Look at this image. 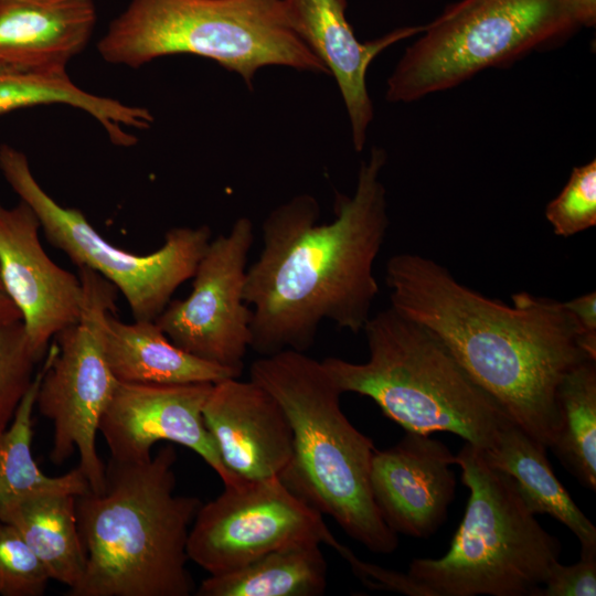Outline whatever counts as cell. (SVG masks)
I'll return each instance as SVG.
<instances>
[{
    "mask_svg": "<svg viewBox=\"0 0 596 596\" xmlns=\"http://www.w3.org/2000/svg\"><path fill=\"white\" fill-rule=\"evenodd\" d=\"M577 25L594 26L596 22V0H566Z\"/></svg>",
    "mask_w": 596,
    "mask_h": 596,
    "instance_id": "obj_31",
    "label": "cell"
},
{
    "mask_svg": "<svg viewBox=\"0 0 596 596\" xmlns=\"http://www.w3.org/2000/svg\"><path fill=\"white\" fill-rule=\"evenodd\" d=\"M77 270L83 287L81 317L49 347L35 407L53 426L50 460L62 465L77 451V467L91 490L100 492L106 465L97 453L96 436L119 383L107 363L105 333L118 291L97 273L85 267Z\"/></svg>",
    "mask_w": 596,
    "mask_h": 596,
    "instance_id": "obj_10",
    "label": "cell"
},
{
    "mask_svg": "<svg viewBox=\"0 0 596 596\" xmlns=\"http://www.w3.org/2000/svg\"><path fill=\"white\" fill-rule=\"evenodd\" d=\"M564 306L577 321L587 347L596 354V292L576 297L564 302Z\"/></svg>",
    "mask_w": 596,
    "mask_h": 596,
    "instance_id": "obj_30",
    "label": "cell"
},
{
    "mask_svg": "<svg viewBox=\"0 0 596 596\" xmlns=\"http://www.w3.org/2000/svg\"><path fill=\"white\" fill-rule=\"evenodd\" d=\"M61 104L85 111L120 146L130 139L127 129L143 126V107L92 94L77 86L68 74L50 75L0 63V115L33 106Z\"/></svg>",
    "mask_w": 596,
    "mask_h": 596,
    "instance_id": "obj_22",
    "label": "cell"
},
{
    "mask_svg": "<svg viewBox=\"0 0 596 596\" xmlns=\"http://www.w3.org/2000/svg\"><path fill=\"white\" fill-rule=\"evenodd\" d=\"M596 555L581 556L572 565L556 562L535 596H595Z\"/></svg>",
    "mask_w": 596,
    "mask_h": 596,
    "instance_id": "obj_29",
    "label": "cell"
},
{
    "mask_svg": "<svg viewBox=\"0 0 596 596\" xmlns=\"http://www.w3.org/2000/svg\"><path fill=\"white\" fill-rule=\"evenodd\" d=\"M76 497L43 491L18 497L0 509L44 566L51 581L74 587L85 570L86 555L76 515Z\"/></svg>",
    "mask_w": 596,
    "mask_h": 596,
    "instance_id": "obj_21",
    "label": "cell"
},
{
    "mask_svg": "<svg viewBox=\"0 0 596 596\" xmlns=\"http://www.w3.org/2000/svg\"><path fill=\"white\" fill-rule=\"evenodd\" d=\"M50 581L18 531L0 520V595L41 596Z\"/></svg>",
    "mask_w": 596,
    "mask_h": 596,
    "instance_id": "obj_28",
    "label": "cell"
},
{
    "mask_svg": "<svg viewBox=\"0 0 596 596\" xmlns=\"http://www.w3.org/2000/svg\"><path fill=\"white\" fill-rule=\"evenodd\" d=\"M362 331L365 362L321 361L341 393L371 398L406 432L451 433L482 450L512 422L425 327L389 307L371 316Z\"/></svg>",
    "mask_w": 596,
    "mask_h": 596,
    "instance_id": "obj_5",
    "label": "cell"
},
{
    "mask_svg": "<svg viewBox=\"0 0 596 596\" xmlns=\"http://www.w3.org/2000/svg\"><path fill=\"white\" fill-rule=\"evenodd\" d=\"M177 453L162 446L150 459L109 458L105 488L76 497L86 555L70 596H190L188 538L200 499L175 490Z\"/></svg>",
    "mask_w": 596,
    "mask_h": 596,
    "instance_id": "obj_3",
    "label": "cell"
},
{
    "mask_svg": "<svg viewBox=\"0 0 596 596\" xmlns=\"http://www.w3.org/2000/svg\"><path fill=\"white\" fill-rule=\"evenodd\" d=\"M249 379L277 400L292 430V456L281 482L368 550L394 552L397 534L382 519L371 490L374 444L341 411L342 393L321 361L284 350L254 361Z\"/></svg>",
    "mask_w": 596,
    "mask_h": 596,
    "instance_id": "obj_4",
    "label": "cell"
},
{
    "mask_svg": "<svg viewBox=\"0 0 596 596\" xmlns=\"http://www.w3.org/2000/svg\"><path fill=\"white\" fill-rule=\"evenodd\" d=\"M482 453L513 479L533 514H549L567 526L579 541L581 556L596 555V528L556 478L545 445L511 422Z\"/></svg>",
    "mask_w": 596,
    "mask_h": 596,
    "instance_id": "obj_20",
    "label": "cell"
},
{
    "mask_svg": "<svg viewBox=\"0 0 596 596\" xmlns=\"http://www.w3.org/2000/svg\"><path fill=\"white\" fill-rule=\"evenodd\" d=\"M212 383H118L99 423L110 459L139 462L151 458L159 441L182 445L199 455L223 485L241 480L223 465L203 419Z\"/></svg>",
    "mask_w": 596,
    "mask_h": 596,
    "instance_id": "obj_13",
    "label": "cell"
},
{
    "mask_svg": "<svg viewBox=\"0 0 596 596\" xmlns=\"http://www.w3.org/2000/svg\"><path fill=\"white\" fill-rule=\"evenodd\" d=\"M21 321V316L14 304L0 289V328Z\"/></svg>",
    "mask_w": 596,
    "mask_h": 596,
    "instance_id": "obj_32",
    "label": "cell"
},
{
    "mask_svg": "<svg viewBox=\"0 0 596 596\" xmlns=\"http://www.w3.org/2000/svg\"><path fill=\"white\" fill-rule=\"evenodd\" d=\"M94 0H0V63L58 75L87 46Z\"/></svg>",
    "mask_w": 596,
    "mask_h": 596,
    "instance_id": "obj_18",
    "label": "cell"
},
{
    "mask_svg": "<svg viewBox=\"0 0 596 596\" xmlns=\"http://www.w3.org/2000/svg\"><path fill=\"white\" fill-rule=\"evenodd\" d=\"M42 374L41 366L10 426L0 434V509L12 499L34 492L63 491L81 496L91 490L78 467L62 476L51 477L34 460L32 415Z\"/></svg>",
    "mask_w": 596,
    "mask_h": 596,
    "instance_id": "obj_25",
    "label": "cell"
},
{
    "mask_svg": "<svg viewBox=\"0 0 596 596\" xmlns=\"http://www.w3.org/2000/svg\"><path fill=\"white\" fill-rule=\"evenodd\" d=\"M386 159L384 149L372 148L354 194L337 193L329 223H319V203L307 193L267 214L244 287L252 350L262 356L306 352L323 320L353 333L363 330L379 294L373 265L390 226L381 180Z\"/></svg>",
    "mask_w": 596,
    "mask_h": 596,
    "instance_id": "obj_1",
    "label": "cell"
},
{
    "mask_svg": "<svg viewBox=\"0 0 596 596\" xmlns=\"http://www.w3.org/2000/svg\"><path fill=\"white\" fill-rule=\"evenodd\" d=\"M105 355L114 376L131 384L216 383L241 374L175 345L155 320L124 322L110 315Z\"/></svg>",
    "mask_w": 596,
    "mask_h": 596,
    "instance_id": "obj_19",
    "label": "cell"
},
{
    "mask_svg": "<svg viewBox=\"0 0 596 596\" xmlns=\"http://www.w3.org/2000/svg\"><path fill=\"white\" fill-rule=\"evenodd\" d=\"M283 2L297 34L334 77L348 111L353 147L362 151L373 119V104L366 88L369 66L389 46L422 33L424 25L398 28L361 42L347 20V0Z\"/></svg>",
    "mask_w": 596,
    "mask_h": 596,
    "instance_id": "obj_17",
    "label": "cell"
},
{
    "mask_svg": "<svg viewBox=\"0 0 596 596\" xmlns=\"http://www.w3.org/2000/svg\"><path fill=\"white\" fill-rule=\"evenodd\" d=\"M39 361L21 321L0 328V434L10 426L29 392Z\"/></svg>",
    "mask_w": 596,
    "mask_h": 596,
    "instance_id": "obj_26",
    "label": "cell"
},
{
    "mask_svg": "<svg viewBox=\"0 0 596 596\" xmlns=\"http://www.w3.org/2000/svg\"><path fill=\"white\" fill-rule=\"evenodd\" d=\"M203 419L224 467L236 478H279L292 456V430L277 400L253 380L212 385Z\"/></svg>",
    "mask_w": 596,
    "mask_h": 596,
    "instance_id": "obj_16",
    "label": "cell"
},
{
    "mask_svg": "<svg viewBox=\"0 0 596 596\" xmlns=\"http://www.w3.org/2000/svg\"><path fill=\"white\" fill-rule=\"evenodd\" d=\"M41 226L23 201L0 204V279L21 316L30 347L41 360L50 342L77 322L83 287L75 275L54 263L40 241Z\"/></svg>",
    "mask_w": 596,
    "mask_h": 596,
    "instance_id": "obj_14",
    "label": "cell"
},
{
    "mask_svg": "<svg viewBox=\"0 0 596 596\" xmlns=\"http://www.w3.org/2000/svg\"><path fill=\"white\" fill-rule=\"evenodd\" d=\"M0 289L2 290V284H1V279H0Z\"/></svg>",
    "mask_w": 596,
    "mask_h": 596,
    "instance_id": "obj_33",
    "label": "cell"
},
{
    "mask_svg": "<svg viewBox=\"0 0 596 596\" xmlns=\"http://www.w3.org/2000/svg\"><path fill=\"white\" fill-rule=\"evenodd\" d=\"M97 51L131 68L192 54L236 73L249 88L266 66L329 75L292 28L283 0H130Z\"/></svg>",
    "mask_w": 596,
    "mask_h": 596,
    "instance_id": "obj_6",
    "label": "cell"
},
{
    "mask_svg": "<svg viewBox=\"0 0 596 596\" xmlns=\"http://www.w3.org/2000/svg\"><path fill=\"white\" fill-rule=\"evenodd\" d=\"M327 588V562L320 543L272 551L234 571L209 575L199 596H320Z\"/></svg>",
    "mask_w": 596,
    "mask_h": 596,
    "instance_id": "obj_23",
    "label": "cell"
},
{
    "mask_svg": "<svg viewBox=\"0 0 596 596\" xmlns=\"http://www.w3.org/2000/svg\"><path fill=\"white\" fill-rule=\"evenodd\" d=\"M566 0H459L424 25L387 79L390 103L453 88L576 28Z\"/></svg>",
    "mask_w": 596,
    "mask_h": 596,
    "instance_id": "obj_8",
    "label": "cell"
},
{
    "mask_svg": "<svg viewBox=\"0 0 596 596\" xmlns=\"http://www.w3.org/2000/svg\"><path fill=\"white\" fill-rule=\"evenodd\" d=\"M545 217L561 237L596 225V160L572 170L560 194L546 205Z\"/></svg>",
    "mask_w": 596,
    "mask_h": 596,
    "instance_id": "obj_27",
    "label": "cell"
},
{
    "mask_svg": "<svg viewBox=\"0 0 596 596\" xmlns=\"http://www.w3.org/2000/svg\"><path fill=\"white\" fill-rule=\"evenodd\" d=\"M469 490L448 552L414 558L406 575L418 596H535L561 543L535 519L513 479L468 443L455 456Z\"/></svg>",
    "mask_w": 596,
    "mask_h": 596,
    "instance_id": "obj_7",
    "label": "cell"
},
{
    "mask_svg": "<svg viewBox=\"0 0 596 596\" xmlns=\"http://www.w3.org/2000/svg\"><path fill=\"white\" fill-rule=\"evenodd\" d=\"M317 542L333 549L336 538L322 514L279 478L241 479L201 503L188 538L189 560L209 575L240 568L289 545Z\"/></svg>",
    "mask_w": 596,
    "mask_h": 596,
    "instance_id": "obj_11",
    "label": "cell"
},
{
    "mask_svg": "<svg viewBox=\"0 0 596 596\" xmlns=\"http://www.w3.org/2000/svg\"><path fill=\"white\" fill-rule=\"evenodd\" d=\"M253 241L254 226L246 216L238 217L227 234L212 238L196 265L189 296L170 300L155 320L182 350L240 374L252 341V310L244 287Z\"/></svg>",
    "mask_w": 596,
    "mask_h": 596,
    "instance_id": "obj_12",
    "label": "cell"
},
{
    "mask_svg": "<svg viewBox=\"0 0 596 596\" xmlns=\"http://www.w3.org/2000/svg\"><path fill=\"white\" fill-rule=\"evenodd\" d=\"M0 171L7 183L36 215L46 240L76 265L88 268L125 298L135 320H156L172 295L192 278L212 240L207 225L170 228L155 252L139 255L107 242L83 212L57 203L35 179L26 156L0 146Z\"/></svg>",
    "mask_w": 596,
    "mask_h": 596,
    "instance_id": "obj_9",
    "label": "cell"
},
{
    "mask_svg": "<svg viewBox=\"0 0 596 596\" xmlns=\"http://www.w3.org/2000/svg\"><path fill=\"white\" fill-rule=\"evenodd\" d=\"M455 455L429 435L406 432L375 449L370 472L376 508L396 534L426 539L444 523L456 488Z\"/></svg>",
    "mask_w": 596,
    "mask_h": 596,
    "instance_id": "obj_15",
    "label": "cell"
},
{
    "mask_svg": "<svg viewBox=\"0 0 596 596\" xmlns=\"http://www.w3.org/2000/svg\"><path fill=\"white\" fill-rule=\"evenodd\" d=\"M384 280L391 308L432 331L515 425L552 446L561 424V380L596 360L564 302L520 291L510 306L415 253L391 256Z\"/></svg>",
    "mask_w": 596,
    "mask_h": 596,
    "instance_id": "obj_2",
    "label": "cell"
},
{
    "mask_svg": "<svg viewBox=\"0 0 596 596\" xmlns=\"http://www.w3.org/2000/svg\"><path fill=\"white\" fill-rule=\"evenodd\" d=\"M561 424L551 448L583 487L596 489V360L565 373L557 390Z\"/></svg>",
    "mask_w": 596,
    "mask_h": 596,
    "instance_id": "obj_24",
    "label": "cell"
}]
</instances>
